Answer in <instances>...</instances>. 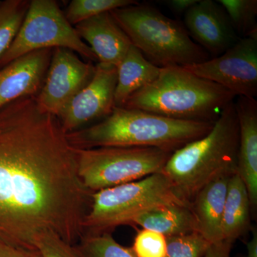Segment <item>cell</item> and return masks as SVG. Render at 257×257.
<instances>
[{
	"label": "cell",
	"mask_w": 257,
	"mask_h": 257,
	"mask_svg": "<svg viewBox=\"0 0 257 257\" xmlns=\"http://www.w3.org/2000/svg\"><path fill=\"white\" fill-rule=\"evenodd\" d=\"M35 247L42 257H79L74 246L48 231L38 235Z\"/></svg>",
	"instance_id": "obj_26"
},
{
	"label": "cell",
	"mask_w": 257,
	"mask_h": 257,
	"mask_svg": "<svg viewBox=\"0 0 257 257\" xmlns=\"http://www.w3.org/2000/svg\"><path fill=\"white\" fill-rule=\"evenodd\" d=\"M165 257H203L211 243L198 232L166 238Z\"/></svg>",
	"instance_id": "obj_24"
},
{
	"label": "cell",
	"mask_w": 257,
	"mask_h": 257,
	"mask_svg": "<svg viewBox=\"0 0 257 257\" xmlns=\"http://www.w3.org/2000/svg\"><path fill=\"white\" fill-rule=\"evenodd\" d=\"M92 194L60 121L35 96L0 108V243L37 250V236L48 231L74 246Z\"/></svg>",
	"instance_id": "obj_1"
},
{
	"label": "cell",
	"mask_w": 257,
	"mask_h": 257,
	"mask_svg": "<svg viewBox=\"0 0 257 257\" xmlns=\"http://www.w3.org/2000/svg\"><path fill=\"white\" fill-rule=\"evenodd\" d=\"M138 3L135 0H72L64 13L69 23L76 25L101 13Z\"/></svg>",
	"instance_id": "obj_23"
},
{
	"label": "cell",
	"mask_w": 257,
	"mask_h": 257,
	"mask_svg": "<svg viewBox=\"0 0 257 257\" xmlns=\"http://www.w3.org/2000/svg\"><path fill=\"white\" fill-rule=\"evenodd\" d=\"M54 49L34 51L0 69V108L20 98L36 96L46 77Z\"/></svg>",
	"instance_id": "obj_13"
},
{
	"label": "cell",
	"mask_w": 257,
	"mask_h": 257,
	"mask_svg": "<svg viewBox=\"0 0 257 257\" xmlns=\"http://www.w3.org/2000/svg\"><path fill=\"white\" fill-rule=\"evenodd\" d=\"M64 48L98 62L94 52L69 23L55 0H30L20 30L0 57V69L22 56L45 49Z\"/></svg>",
	"instance_id": "obj_8"
},
{
	"label": "cell",
	"mask_w": 257,
	"mask_h": 257,
	"mask_svg": "<svg viewBox=\"0 0 257 257\" xmlns=\"http://www.w3.org/2000/svg\"><path fill=\"white\" fill-rule=\"evenodd\" d=\"M30 0L0 1V57L8 50L20 30Z\"/></svg>",
	"instance_id": "obj_21"
},
{
	"label": "cell",
	"mask_w": 257,
	"mask_h": 257,
	"mask_svg": "<svg viewBox=\"0 0 257 257\" xmlns=\"http://www.w3.org/2000/svg\"><path fill=\"white\" fill-rule=\"evenodd\" d=\"M233 244L225 241L212 243L203 257H231Z\"/></svg>",
	"instance_id": "obj_28"
},
{
	"label": "cell",
	"mask_w": 257,
	"mask_h": 257,
	"mask_svg": "<svg viewBox=\"0 0 257 257\" xmlns=\"http://www.w3.org/2000/svg\"><path fill=\"white\" fill-rule=\"evenodd\" d=\"M234 94L183 67L161 68L158 77L130 96L123 107L171 119L214 123Z\"/></svg>",
	"instance_id": "obj_4"
},
{
	"label": "cell",
	"mask_w": 257,
	"mask_h": 257,
	"mask_svg": "<svg viewBox=\"0 0 257 257\" xmlns=\"http://www.w3.org/2000/svg\"><path fill=\"white\" fill-rule=\"evenodd\" d=\"M173 152L157 147L75 148L79 178L92 192L160 173Z\"/></svg>",
	"instance_id": "obj_7"
},
{
	"label": "cell",
	"mask_w": 257,
	"mask_h": 257,
	"mask_svg": "<svg viewBox=\"0 0 257 257\" xmlns=\"http://www.w3.org/2000/svg\"><path fill=\"white\" fill-rule=\"evenodd\" d=\"M251 238L246 243V253L243 257H257V229L252 226L251 229Z\"/></svg>",
	"instance_id": "obj_30"
},
{
	"label": "cell",
	"mask_w": 257,
	"mask_h": 257,
	"mask_svg": "<svg viewBox=\"0 0 257 257\" xmlns=\"http://www.w3.org/2000/svg\"><path fill=\"white\" fill-rule=\"evenodd\" d=\"M74 246L79 257H138L132 248L120 244L109 232L84 234Z\"/></svg>",
	"instance_id": "obj_20"
},
{
	"label": "cell",
	"mask_w": 257,
	"mask_h": 257,
	"mask_svg": "<svg viewBox=\"0 0 257 257\" xmlns=\"http://www.w3.org/2000/svg\"><path fill=\"white\" fill-rule=\"evenodd\" d=\"M167 204L192 207L162 172L93 192L83 223L84 234L111 233L117 226L131 224L144 211Z\"/></svg>",
	"instance_id": "obj_6"
},
{
	"label": "cell",
	"mask_w": 257,
	"mask_h": 257,
	"mask_svg": "<svg viewBox=\"0 0 257 257\" xmlns=\"http://www.w3.org/2000/svg\"><path fill=\"white\" fill-rule=\"evenodd\" d=\"M216 83L235 96H257V36L240 38L229 50L201 63L184 67Z\"/></svg>",
	"instance_id": "obj_9"
},
{
	"label": "cell",
	"mask_w": 257,
	"mask_h": 257,
	"mask_svg": "<svg viewBox=\"0 0 257 257\" xmlns=\"http://www.w3.org/2000/svg\"><path fill=\"white\" fill-rule=\"evenodd\" d=\"M164 235L166 238L198 232L192 207L167 204L149 209L135 216L131 224Z\"/></svg>",
	"instance_id": "obj_18"
},
{
	"label": "cell",
	"mask_w": 257,
	"mask_h": 257,
	"mask_svg": "<svg viewBox=\"0 0 257 257\" xmlns=\"http://www.w3.org/2000/svg\"><path fill=\"white\" fill-rule=\"evenodd\" d=\"M116 79V67L101 63L95 65L90 82L57 116L65 134L77 131L95 120L104 119L112 112Z\"/></svg>",
	"instance_id": "obj_11"
},
{
	"label": "cell",
	"mask_w": 257,
	"mask_h": 257,
	"mask_svg": "<svg viewBox=\"0 0 257 257\" xmlns=\"http://www.w3.org/2000/svg\"><path fill=\"white\" fill-rule=\"evenodd\" d=\"M230 177H221L207 184L192 202L198 233L211 244L221 241V221Z\"/></svg>",
	"instance_id": "obj_16"
},
{
	"label": "cell",
	"mask_w": 257,
	"mask_h": 257,
	"mask_svg": "<svg viewBox=\"0 0 257 257\" xmlns=\"http://www.w3.org/2000/svg\"><path fill=\"white\" fill-rule=\"evenodd\" d=\"M74 28L94 52L98 63L117 67L133 45L110 12L84 20Z\"/></svg>",
	"instance_id": "obj_15"
},
{
	"label": "cell",
	"mask_w": 257,
	"mask_h": 257,
	"mask_svg": "<svg viewBox=\"0 0 257 257\" xmlns=\"http://www.w3.org/2000/svg\"><path fill=\"white\" fill-rule=\"evenodd\" d=\"M199 0H166L162 3L168 7L174 13L184 14L196 4Z\"/></svg>",
	"instance_id": "obj_29"
},
{
	"label": "cell",
	"mask_w": 257,
	"mask_h": 257,
	"mask_svg": "<svg viewBox=\"0 0 257 257\" xmlns=\"http://www.w3.org/2000/svg\"><path fill=\"white\" fill-rule=\"evenodd\" d=\"M214 123L171 119L140 110L115 107L107 117L66 134L75 148L157 147L175 152L205 136Z\"/></svg>",
	"instance_id": "obj_2"
},
{
	"label": "cell",
	"mask_w": 257,
	"mask_h": 257,
	"mask_svg": "<svg viewBox=\"0 0 257 257\" xmlns=\"http://www.w3.org/2000/svg\"><path fill=\"white\" fill-rule=\"evenodd\" d=\"M239 140L234 101L225 108L205 136L175 150L162 172L179 194L192 203L207 184L237 173Z\"/></svg>",
	"instance_id": "obj_3"
},
{
	"label": "cell",
	"mask_w": 257,
	"mask_h": 257,
	"mask_svg": "<svg viewBox=\"0 0 257 257\" xmlns=\"http://www.w3.org/2000/svg\"><path fill=\"white\" fill-rule=\"evenodd\" d=\"M116 70L114 106L123 107L130 96L158 77L161 68L147 60L143 54L132 45L116 67Z\"/></svg>",
	"instance_id": "obj_17"
},
{
	"label": "cell",
	"mask_w": 257,
	"mask_h": 257,
	"mask_svg": "<svg viewBox=\"0 0 257 257\" xmlns=\"http://www.w3.org/2000/svg\"><path fill=\"white\" fill-rule=\"evenodd\" d=\"M0 257H42L37 250L15 247L0 243Z\"/></svg>",
	"instance_id": "obj_27"
},
{
	"label": "cell",
	"mask_w": 257,
	"mask_h": 257,
	"mask_svg": "<svg viewBox=\"0 0 257 257\" xmlns=\"http://www.w3.org/2000/svg\"><path fill=\"white\" fill-rule=\"evenodd\" d=\"M95 65L84 62L68 49H54L41 90L35 96L39 107L57 116L66 105L90 82Z\"/></svg>",
	"instance_id": "obj_10"
},
{
	"label": "cell",
	"mask_w": 257,
	"mask_h": 257,
	"mask_svg": "<svg viewBox=\"0 0 257 257\" xmlns=\"http://www.w3.org/2000/svg\"><path fill=\"white\" fill-rule=\"evenodd\" d=\"M183 25L194 42L212 58L229 50L240 39L217 1L199 0L184 13Z\"/></svg>",
	"instance_id": "obj_12"
},
{
	"label": "cell",
	"mask_w": 257,
	"mask_h": 257,
	"mask_svg": "<svg viewBox=\"0 0 257 257\" xmlns=\"http://www.w3.org/2000/svg\"><path fill=\"white\" fill-rule=\"evenodd\" d=\"M110 13L133 45L157 67H187L210 59L192 40L183 24L152 5L138 3Z\"/></svg>",
	"instance_id": "obj_5"
},
{
	"label": "cell",
	"mask_w": 257,
	"mask_h": 257,
	"mask_svg": "<svg viewBox=\"0 0 257 257\" xmlns=\"http://www.w3.org/2000/svg\"><path fill=\"white\" fill-rule=\"evenodd\" d=\"M239 38L257 36L256 0H219Z\"/></svg>",
	"instance_id": "obj_22"
},
{
	"label": "cell",
	"mask_w": 257,
	"mask_h": 257,
	"mask_svg": "<svg viewBox=\"0 0 257 257\" xmlns=\"http://www.w3.org/2000/svg\"><path fill=\"white\" fill-rule=\"evenodd\" d=\"M252 217L246 186L237 173L230 177L221 221V241L234 243L251 231Z\"/></svg>",
	"instance_id": "obj_19"
},
{
	"label": "cell",
	"mask_w": 257,
	"mask_h": 257,
	"mask_svg": "<svg viewBox=\"0 0 257 257\" xmlns=\"http://www.w3.org/2000/svg\"><path fill=\"white\" fill-rule=\"evenodd\" d=\"M234 106L239 133L237 174L246 186L254 218L257 209V101L238 96Z\"/></svg>",
	"instance_id": "obj_14"
},
{
	"label": "cell",
	"mask_w": 257,
	"mask_h": 257,
	"mask_svg": "<svg viewBox=\"0 0 257 257\" xmlns=\"http://www.w3.org/2000/svg\"><path fill=\"white\" fill-rule=\"evenodd\" d=\"M132 249L138 257H165L167 240L160 233L143 229L135 236Z\"/></svg>",
	"instance_id": "obj_25"
}]
</instances>
